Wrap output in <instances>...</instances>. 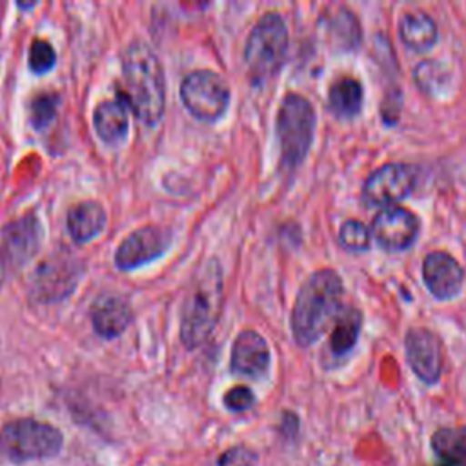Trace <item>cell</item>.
Returning a JSON list of instances; mask_svg holds the SVG:
<instances>
[{
	"label": "cell",
	"mask_w": 466,
	"mask_h": 466,
	"mask_svg": "<svg viewBox=\"0 0 466 466\" xmlns=\"http://www.w3.org/2000/svg\"><path fill=\"white\" fill-rule=\"evenodd\" d=\"M122 100L144 124L160 120L166 107V76L157 53L144 42L133 40L122 53Z\"/></svg>",
	"instance_id": "1"
},
{
	"label": "cell",
	"mask_w": 466,
	"mask_h": 466,
	"mask_svg": "<svg viewBox=\"0 0 466 466\" xmlns=\"http://www.w3.org/2000/svg\"><path fill=\"white\" fill-rule=\"evenodd\" d=\"M342 279L335 269L322 268L300 286L291 311V331L299 346H311L339 315L342 302Z\"/></svg>",
	"instance_id": "2"
},
{
	"label": "cell",
	"mask_w": 466,
	"mask_h": 466,
	"mask_svg": "<svg viewBox=\"0 0 466 466\" xmlns=\"http://www.w3.org/2000/svg\"><path fill=\"white\" fill-rule=\"evenodd\" d=\"M224 306V277L218 260H208L195 275L180 311V339L197 348L215 329Z\"/></svg>",
	"instance_id": "3"
},
{
	"label": "cell",
	"mask_w": 466,
	"mask_h": 466,
	"mask_svg": "<svg viewBox=\"0 0 466 466\" xmlns=\"http://www.w3.org/2000/svg\"><path fill=\"white\" fill-rule=\"evenodd\" d=\"M315 120V109L306 96L288 93L282 98L277 113V138L280 164L286 171H293L306 158L313 140Z\"/></svg>",
	"instance_id": "4"
},
{
	"label": "cell",
	"mask_w": 466,
	"mask_h": 466,
	"mask_svg": "<svg viewBox=\"0 0 466 466\" xmlns=\"http://www.w3.org/2000/svg\"><path fill=\"white\" fill-rule=\"evenodd\" d=\"M288 51V27L279 13H266L253 25L244 49L246 66L255 84L269 80L282 66Z\"/></svg>",
	"instance_id": "5"
},
{
	"label": "cell",
	"mask_w": 466,
	"mask_h": 466,
	"mask_svg": "<svg viewBox=\"0 0 466 466\" xmlns=\"http://www.w3.org/2000/svg\"><path fill=\"white\" fill-rule=\"evenodd\" d=\"M62 448V433L42 420L16 419L0 431V450L15 462L53 457Z\"/></svg>",
	"instance_id": "6"
},
{
	"label": "cell",
	"mask_w": 466,
	"mask_h": 466,
	"mask_svg": "<svg viewBox=\"0 0 466 466\" xmlns=\"http://www.w3.org/2000/svg\"><path fill=\"white\" fill-rule=\"evenodd\" d=\"M180 96L186 109L202 122L222 116L229 102V87L220 75L209 69H197L184 76Z\"/></svg>",
	"instance_id": "7"
},
{
	"label": "cell",
	"mask_w": 466,
	"mask_h": 466,
	"mask_svg": "<svg viewBox=\"0 0 466 466\" xmlns=\"http://www.w3.org/2000/svg\"><path fill=\"white\" fill-rule=\"evenodd\" d=\"M80 279V262L69 253H55L42 260L31 275V297L36 302H58L73 293Z\"/></svg>",
	"instance_id": "8"
},
{
	"label": "cell",
	"mask_w": 466,
	"mask_h": 466,
	"mask_svg": "<svg viewBox=\"0 0 466 466\" xmlns=\"http://www.w3.org/2000/svg\"><path fill=\"white\" fill-rule=\"evenodd\" d=\"M42 242V226L29 213L0 228V275H9L29 262Z\"/></svg>",
	"instance_id": "9"
},
{
	"label": "cell",
	"mask_w": 466,
	"mask_h": 466,
	"mask_svg": "<svg viewBox=\"0 0 466 466\" xmlns=\"http://www.w3.org/2000/svg\"><path fill=\"white\" fill-rule=\"evenodd\" d=\"M415 184L413 169L404 162H390L375 169L362 186V200L368 208H390L406 198Z\"/></svg>",
	"instance_id": "10"
},
{
	"label": "cell",
	"mask_w": 466,
	"mask_h": 466,
	"mask_svg": "<svg viewBox=\"0 0 466 466\" xmlns=\"http://www.w3.org/2000/svg\"><path fill=\"white\" fill-rule=\"evenodd\" d=\"M171 242V233L160 226H142L127 235L116 253L115 264L118 269L129 271L144 266L166 253Z\"/></svg>",
	"instance_id": "11"
},
{
	"label": "cell",
	"mask_w": 466,
	"mask_h": 466,
	"mask_svg": "<svg viewBox=\"0 0 466 466\" xmlns=\"http://www.w3.org/2000/svg\"><path fill=\"white\" fill-rule=\"evenodd\" d=\"M419 229L417 215L397 204L380 209L371 222V235L388 251L408 249L417 240Z\"/></svg>",
	"instance_id": "12"
},
{
	"label": "cell",
	"mask_w": 466,
	"mask_h": 466,
	"mask_svg": "<svg viewBox=\"0 0 466 466\" xmlns=\"http://www.w3.org/2000/svg\"><path fill=\"white\" fill-rule=\"evenodd\" d=\"M406 360L411 371L426 384H435L442 371V346L426 328H410L404 337Z\"/></svg>",
	"instance_id": "13"
},
{
	"label": "cell",
	"mask_w": 466,
	"mask_h": 466,
	"mask_svg": "<svg viewBox=\"0 0 466 466\" xmlns=\"http://www.w3.org/2000/svg\"><path fill=\"white\" fill-rule=\"evenodd\" d=\"M422 280L435 299L450 300L461 291L464 271L450 253L431 251L422 260Z\"/></svg>",
	"instance_id": "14"
},
{
	"label": "cell",
	"mask_w": 466,
	"mask_h": 466,
	"mask_svg": "<svg viewBox=\"0 0 466 466\" xmlns=\"http://www.w3.org/2000/svg\"><path fill=\"white\" fill-rule=\"evenodd\" d=\"M269 366V348L260 333L244 329L231 348V371L244 377H262Z\"/></svg>",
	"instance_id": "15"
},
{
	"label": "cell",
	"mask_w": 466,
	"mask_h": 466,
	"mask_svg": "<svg viewBox=\"0 0 466 466\" xmlns=\"http://www.w3.org/2000/svg\"><path fill=\"white\" fill-rule=\"evenodd\" d=\"M133 311L120 297H102L93 304L91 322L95 331L104 339H115L131 324Z\"/></svg>",
	"instance_id": "16"
},
{
	"label": "cell",
	"mask_w": 466,
	"mask_h": 466,
	"mask_svg": "<svg viewBox=\"0 0 466 466\" xmlns=\"http://www.w3.org/2000/svg\"><path fill=\"white\" fill-rule=\"evenodd\" d=\"M399 36L402 44L413 53L430 51L439 36L435 20L422 11L404 13L399 22Z\"/></svg>",
	"instance_id": "17"
},
{
	"label": "cell",
	"mask_w": 466,
	"mask_h": 466,
	"mask_svg": "<svg viewBox=\"0 0 466 466\" xmlns=\"http://www.w3.org/2000/svg\"><path fill=\"white\" fill-rule=\"evenodd\" d=\"M107 215L102 204L95 200H84L75 204L67 213V229L76 244L89 242L106 226Z\"/></svg>",
	"instance_id": "18"
},
{
	"label": "cell",
	"mask_w": 466,
	"mask_h": 466,
	"mask_svg": "<svg viewBox=\"0 0 466 466\" xmlns=\"http://www.w3.org/2000/svg\"><path fill=\"white\" fill-rule=\"evenodd\" d=\"M93 124L106 144H118L126 138L129 118L127 106L122 100H102L93 113Z\"/></svg>",
	"instance_id": "19"
},
{
	"label": "cell",
	"mask_w": 466,
	"mask_h": 466,
	"mask_svg": "<svg viewBox=\"0 0 466 466\" xmlns=\"http://www.w3.org/2000/svg\"><path fill=\"white\" fill-rule=\"evenodd\" d=\"M362 328V313L360 309L348 306L339 311L335 317V326L331 329L328 348L335 357L348 355L359 340V333Z\"/></svg>",
	"instance_id": "20"
},
{
	"label": "cell",
	"mask_w": 466,
	"mask_h": 466,
	"mask_svg": "<svg viewBox=\"0 0 466 466\" xmlns=\"http://www.w3.org/2000/svg\"><path fill=\"white\" fill-rule=\"evenodd\" d=\"M362 86L351 76L335 80L328 93V107L337 118H353L362 109Z\"/></svg>",
	"instance_id": "21"
},
{
	"label": "cell",
	"mask_w": 466,
	"mask_h": 466,
	"mask_svg": "<svg viewBox=\"0 0 466 466\" xmlns=\"http://www.w3.org/2000/svg\"><path fill=\"white\" fill-rule=\"evenodd\" d=\"M431 448L442 464L466 466V428H442L431 437Z\"/></svg>",
	"instance_id": "22"
},
{
	"label": "cell",
	"mask_w": 466,
	"mask_h": 466,
	"mask_svg": "<svg viewBox=\"0 0 466 466\" xmlns=\"http://www.w3.org/2000/svg\"><path fill=\"white\" fill-rule=\"evenodd\" d=\"M413 80L422 93L437 98L450 89L451 69L439 60H422L413 69Z\"/></svg>",
	"instance_id": "23"
},
{
	"label": "cell",
	"mask_w": 466,
	"mask_h": 466,
	"mask_svg": "<svg viewBox=\"0 0 466 466\" xmlns=\"http://www.w3.org/2000/svg\"><path fill=\"white\" fill-rule=\"evenodd\" d=\"M58 102H60V96L56 93H49V91L38 93L29 104V118L33 127L36 129L47 127L56 115Z\"/></svg>",
	"instance_id": "24"
},
{
	"label": "cell",
	"mask_w": 466,
	"mask_h": 466,
	"mask_svg": "<svg viewBox=\"0 0 466 466\" xmlns=\"http://www.w3.org/2000/svg\"><path fill=\"white\" fill-rule=\"evenodd\" d=\"M333 33L335 40L344 51L355 49L360 44V27L355 15L348 9H342L337 18L333 20Z\"/></svg>",
	"instance_id": "25"
},
{
	"label": "cell",
	"mask_w": 466,
	"mask_h": 466,
	"mask_svg": "<svg viewBox=\"0 0 466 466\" xmlns=\"http://www.w3.org/2000/svg\"><path fill=\"white\" fill-rule=\"evenodd\" d=\"M371 231L360 220H346L339 229V242L350 251H366L370 248Z\"/></svg>",
	"instance_id": "26"
},
{
	"label": "cell",
	"mask_w": 466,
	"mask_h": 466,
	"mask_svg": "<svg viewBox=\"0 0 466 466\" xmlns=\"http://www.w3.org/2000/svg\"><path fill=\"white\" fill-rule=\"evenodd\" d=\"M56 62V53L55 47L44 40V38H36L33 40L31 47H29V67L31 71L42 75L47 73Z\"/></svg>",
	"instance_id": "27"
},
{
	"label": "cell",
	"mask_w": 466,
	"mask_h": 466,
	"mask_svg": "<svg viewBox=\"0 0 466 466\" xmlns=\"http://www.w3.org/2000/svg\"><path fill=\"white\" fill-rule=\"evenodd\" d=\"M255 462L257 453L248 446H233L218 459V466H255Z\"/></svg>",
	"instance_id": "28"
},
{
	"label": "cell",
	"mask_w": 466,
	"mask_h": 466,
	"mask_svg": "<svg viewBox=\"0 0 466 466\" xmlns=\"http://www.w3.org/2000/svg\"><path fill=\"white\" fill-rule=\"evenodd\" d=\"M253 402H255V395L248 386H235L228 390V393L224 395V404L231 411H244L251 408Z\"/></svg>",
	"instance_id": "29"
},
{
	"label": "cell",
	"mask_w": 466,
	"mask_h": 466,
	"mask_svg": "<svg viewBox=\"0 0 466 466\" xmlns=\"http://www.w3.org/2000/svg\"><path fill=\"white\" fill-rule=\"evenodd\" d=\"M441 466H448V464H441Z\"/></svg>",
	"instance_id": "30"
}]
</instances>
